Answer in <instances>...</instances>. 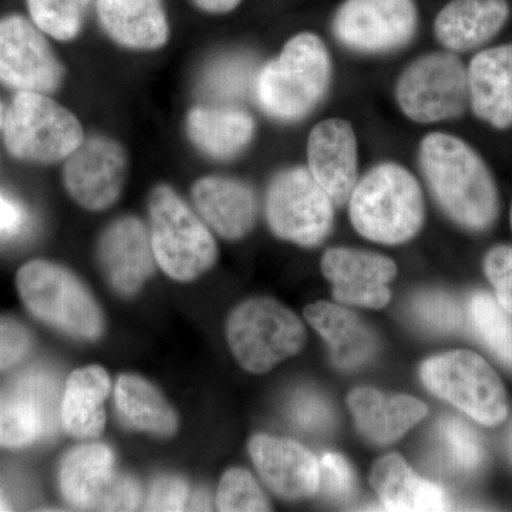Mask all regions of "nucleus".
I'll list each match as a JSON object with an SVG mask.
<instances>
[{
    "mask_svg": "<svg viewBox=\"0 0 512 512\" xmlns=\"http://www.w3.org/2000/svg\"><path fill=\"white\" fill-rule=\"evenodd\" d=\"M419 163L434 200L460 227L485 231L500 211L497 185L480 154L447 133L421 140Z\"/></svg>",
    "mask_w": 512,
    "mask_h": 512,
    "instance_id": "nucleus-1",
    "label": "nucleus"
},
{
    "mask_svg": "<svg viewBox=\"0 0 512 512\" xmlns=\"http://www.w3.org/2000/svg\"><path fill=\"white\" fill-rule=\"evenodd\" d=\"M332 82V59L315 33H299L256 76L255 94L276 120L305 119L322 103Z\"/></svg>",
    "mask_w": 512,
    "mask_h": 512,
    "instance_id": "nucleus-2",
    "label": "nucleus"
},
{
    "mask_svg": "<svg viewBox=\"0 0 512 512\" xmlns=\"http://www.w3.org/2000/svg\"><path fill=\"white\" fill-rule=\"evenodd\" d=\"M349 204L353 227L377 244L409 242L424 224V198L419 181L400 164H377L367 171L357 181Z\"/></svg>",
    "mask_w": 512,
    "mask_h": 512,
    "instance_id": "nucleus-3",
    "label": "nucleus"
},
{
    "mask_svg": "<svg viewBox=\"0 0 512 512\" xmlns=\"http://www.w3.org/2000/svg\"><path fill=\"white\" fill-rule=\"evenodd\" d=\"M16 286L28 311L47 325L84 340L103 333L100 306L69 269L36 259L19 269Z\"/></svg>",
    "mask_w": 512,
    "mask_h": 512,
    "instance_id": "nucleus-4",
    "label": "nucleus"
},
{
    "mask_svg": "<svg viewBox=\"0 0 512 512\" xmlns=\"http://www.w3.org/2000/svg\"><path fill=\"white\" fill-rule=\"evenodd\" d=\"M151 245L164 274L191 282L210 271L218 248L210 229L190 210L173 188L158 185L151 192Z\"/></svg>",
    "mask_w": 512,
    "mask_h": 512,
    "instance_id": "nucleus-5",
    "label": "nucleus"
},
{
    "mask_svg": "<svg viewBox=\"0 0 512 512\" xmlns=\"http://www.w3.org/2000/svg\"><path fill=\"white\" fill-rule=\"evenodd\" d=\"M2 131L10 156L30 164L59 163L84 141L82 124L72 111L43 93L18 92Z\"/></svg>",
    "mask_w": 512,
    "mask_h": 512,
    "instance_id": "nucleus-6",
    "label": "nucleus"
},
{
    "mask_svg": "<svg viewBox=\"0 0 512 512\" xmlns=\"http://www.w3.org/2000/svg\"><path fill=\"white\" fill-rule=\"evenodd\" d=\"M227 339L239 365L259 375L301 352L306 330L301 319L275 299L255 298L231 313Z\"/></svg>",
    "mask_w": 512,
    "mask_h": 512,
    "instance_id": "nucleus-7",
    "label": "nucleus"
},
{
    "mask_svg": "<svg viewBox=\"0 0 512 512\" xmlns=\"http://www.w3.org/2000/svg\"><path fill=\"white\" fill-rule=\"evenodd\" d=\"M420 376L431 393L483 426H497L507 417L503 382L476 353L456 350L431 357L421 365Z\"/></svg>",
    "mask_w": 512,
    "mask_h": 512,
    "instance_id": "nucleus-8",
    "label": "nucleus"
},
{
    "mask_svg": "<svg viewBox=\"0 0 512 512\" xmlns=\"http://www.w3.org/2000/svg\"><path fill=\"white\" fill-rule=\"evenodd\" d=\"M396 100L404 116L416 123L460 119L470 106L466 66L456 53H427L404 69Z\"/></svg>",
    "mask_w": 512,
    "mask_h": 512,
    "instance_id": "nucleus-9",
    "label": "nucleus"
},
{
    "mask_svg": "<svg viewBox=\"0 0 512 512\" xmlns=\"http://www.w3.org/2000/svg\"><path fill=\"white\" fill-rule=\"evenodd\" d=\"M266 220L276 237L318 247L332 232L335 204L309 168L292 167L275 175L269 185Z\"/></svg>",
    "mask_w": 512,
    "mask_h": 512,
    "instance_id": "nucleus-10",
    "label": "nucleus"
},
{
    "mask_svg": "<svg viewBox=\"0 0 512 512\" xmlns=\"http://www.w3.org/2000/svg\"><path fill=\"white\" fill-rule=\"evenodd\" d=\"M419 29L414 0H346L336 10L333 35L362 55H384L409 45Z\"/></svg>",
    "mask_w": 512,
    "mask_h": 512,
    "instance_id": "nucleus-11",
    "label": "nucleus"
},
{
    "mask_svg": "<svg viewBox=\"0 0 512 512\" xmlns=\"http://www.w3.org/2000/svg\"><path fill=\"white\" fill-rule=\"evenodd\" d=\"M63 73L35 23L18 15L0 20V84L18 92L47 94L59 89Z\"/></svg>",
    "mask_w": 512,
    "mask_h": 512,
    "instance_id": "nucleus-12",
    "label": "nucleus"
},
{
    "mask_svg": "<svg viewBox=\"0 0 512 512\" xmlns=\"http://www.w3.org/2000/svg\"><path fill=\"white\" fill-rule=\"evenodd\" d=\"M126 174L123 147L111 138L94 136L66 158L63 181L77 204L89 211H103L119 200Z\"/></svg>",
    "mask_w": 512,
    "mask_h": 512,
    "instance_id": "nucleus-13",
    "label": "nucleus"
},
{
    "mask_svg": "<svg viewBox=\"0 0 512 512\" xmlns=\"http://www.w3.org/2000/svg\"><path fill=\"white\" fill-rule=\"evenodd\" d=\"M323 275L333 285L336 301L382 309L390 301L389 284L397 265L387 256L352 248H332L323 255Z\"/></svg>",
    "mask_w": 512,
    "mask_h": 512,
    "instance_id": "nucleus-14",
    "label": "nucleus"
},
{
    "mask_svg": "<svg viewBox=\"0 0 512 512\" xmlns=\"http://www.w3.org/2000/svg\"><path fill=\"white\" fill-rule=\"evenodd\" d=\"M357 140L349 121L316 124L308 138V168L335 207L350 200L357 181Z\"/></svg>",
    "mask_w": 512,
    "mask_h": 512,
    "instance_id": "nucleus-15",
    "label": "nucleus"
},
{
    "mask_svg": "<svg viewBox=\"0 0 512 512\" xmlns=\"http://www.w3.org/2000/svg\"><path fill=\"white\" fill-rule=\"evenodd\" d=\"M249 454L262 480L286 500H302L319 491V460L296 441L258 434L249 441Z\"/></svg>",
    "mask_w": 512,
    "mask_h": 512,
    "instance_id": "nucleus-16",
    "label": "nucleus"
},
{
    "mask_svg": "<svg viewBox=\"0 0 512 512\" xmlns=\"http://www.w3.org/2000/svg\"><path fill=\"white\" fill-rule=\"evenodd\" d=\"M104 275L114 291L131 296L140 291L154 271L150 235L137 218H120L104 232L99 244Z\"/></svg>",
    "mask_w": 512,
    "mask_h": 512,
    "instance_id": "nucleus-17",
    "label": "nucleus"
},
{
    "mask_svg": "<svg viewBox=\"0 0 512 512\" xmlns=\"http://www.w3.org/2000/svg\"><path fill=\"white\" fill-rule=\"evenodd\" d=\"M467 72L473 113L498 130L512 127V43L478 53Z\"/></svg>",
    "mask_w": 512,
    "mask_h": 512,
    "instance_id": "nucleus-18",
    "label": "nucleus"
},
{
    "mask_svg": "<svg viewBox=\"0 0 512 512\" xmlns=\"http://www.w3.org/2000/svg\"><path fill=\"white\" fill-rule=\"evenodd\" d=\"M508 18L507 0H451L437 15L434 33L448 52L466 53L494 39Z\"/></svg>",
    "mask_w": 512,
    "mask_h": 512,
    "instance_id": "nucleus-19",
    "label": "nucleus"
},
{
    "mask_svg": "<svg viewBox=\"0 0 512 512\" xmlns=\"http://www.w3.org/2000/svg\"><path fill=\"white\" fill-rule=\"evenodd\" d=\"M192 200L204 221L222 238L237 241L254 228L258 214L255 194L241 181L201 178L192 188Z\"/></svg>",
    "mask_w": 512,
    "mask_h": 512,
    "instance_id": "nucleus-20",
    "label": "nucleus"
},
{
    "mask_svg": "<svg viewBox=\"0 0 512 512\" xmlns=\"http://www.w3.org/2000/svg\"><path fill=\"white\" fill-rule=\"evenodd\" d=\"M348 404L357 429L379 446L399 440L427 414V407L414 397L384 394L370 387L353 390Z\"/></svg>",
    "mask_w": 512,
    "mask_h": 512,
    "instance_id": "nucleus-21",
    "label": "nucleus"
},
{
    "mask_svg": "<svg viewBox=\"0 0 512 512\" xmlns=\"http://www.w3.org/2000/svg\"><path fill=\"white\" fill-rule=\"evenodd\" d=\"M305 318L326 340L333 363L340 369H359L376 356L375 333L348 309L329 302H316L305 309Z\"/></svg>",
    "mask_w": 512,
    "mask_h": 512,
    "instance_id": "nucleus-22",
    "label": "nucleus"
},
{
    "mask_svg": "<svg viewBox=\"0 0 512 512\" xmlns=\"http://www.w3.org/2000/svg\"><path fill=\"white\" fill-rule=\"evenodd\" d=\"M104 32L120 46L157 50L167 43V15L161 0H97Z\"/></svg>",
    "mask_w": 512,
    "mask_h": 512,
    "instance_id": "nucleus-23",
    "label": "nucleus"
},
{
    "mask_svg": "<svg viewBox=\"0 0 512 512\" xmlns=\"http://www.w3.org/2000/svg\"><path fill=\"white\" fill-rule=\"evenodd\" d=\"M370 484L387 510H448L443 488L414 473L399 454H387L376 461L370 473Z\"/></svg>",
    "mask_w": 512,
    "mask_h": 512,
    "instance_id": "nucleus-24",
    "label": "nucleus"
},
{
    "mask_svg": "<svg viewBox=\"0 0 512 512\" xmlns=\"http://www.w3.org/2000/svg\"><path fill=\"white\" fill-rule=\"evenodd\" d=\"M109 373L100 366H87L74 370L67 379L60 421L70 436L76 439H97L106 427L104 402L109 397Z\"/></svg>",
    "mask_w": 512,
    "mask_h": 512,
    "instance_id": "nucleus-25",
    "label": "nucleus"
},
{
    "mask_svg": "<svg viewBox=\"0 0 512 512\" xmlns=\"http://www.w3.org/2000/svg\"><path fill=\"white\" fill-rule=\"evenodd\" d=\"M187 133L202 153L231 160L251 144L255 121L235 106L197 107L188 114Z\"/></svg>",
    "mask_w": 512,
    "mask_h": 512,
    "instance_id": "nucleus-26",
    "label": "nucleus"
},
{
    "mask_svg": "<svg viewBox=\"0 0 512 512\" xmlns=\"http://www.w3.org/2000/svg\"><path fill=\"white\" fill-rule=\"evenodd\" d=\"M114 454L106 444H84L73 448L60 468L64 500L80 510H99L114 477Z\"/></svg>",
    "mask_w": 512,
    "mask_h": 512,
    "instance_id": "nucleus-27",
    "label": "nucleus"
},
{
    "mask_svg": "<svg viewBox=\"0 0 512 512\" xmlns=\"http://www.w3.org/2000/svg\"><path fill=\"white\" fill-rule=\"evenodd\" d=\"M114 397L121 419L133 429L157 437H171L178 430V417L173 406L153 383L143 377L121 376Z\"/></svg>",
    "mask_w": 512,
    "mask_h": 512,
    "instance_id": "nucleus-28",
    "label": "nucleus"
},
{
    "mask_svg": "<svg viewBox=\"0 0 512 512\" xmlns=\"http://www.w3.org/2000/svg\"><path fill=\"white\" fill-rule=\"evenodd\" d=\"M45 414L32 399L15 386L0 392V447L23 448L49 433Z\"/></svg>",
    "mask_w": 512,
    "mask_h": 512,
    "instance_id": "nucleus-29",
    "label": "nucleus"
},
{
    "mask_svg": "<svg viewBox=\"0 0 512 512\" xmlns=\"http://www.w3.org/2000/svg\"><path fill=\"white\" fill-rule=\"evenodd\" d=\"M468 318L481 342L512 369V313L488 293H476L468 303Z\"/></svg>",
    "mask_w": 512,
    "mask_h": 512,
    "instance_id": "nucleus-30",
    "label": "nucleus"
},
{
    "mask_svg": "<svg viewBox=\"0 0 512 512\" xmlns=\"http://www.w3.org/2000/svg\"><path fill=\"white\" fill-rule=\"evenodd\" d=\"M440 456L457 473H473L484 461V448L473 427L458 417H443L437 426Z\"/></svg>",
    "mask_w": 512,
    "mask_h": 512,
    "instance_id": "nucleus-31",
    "label": "nucleus"
},
{
    "mask_svg": "<svg viewBox=\"0 0 512 512\" xmlns=\"http://www.w3.org/2000/svg\"><path fill=\"white\" fill-rule=\"evenodd\" d=\"M255 66L249 57L227 56L211 64L201 82L205 99L237 101L255 89Z\"/></svg>",
    "mask_w": 512,
    "mask_h": 512,
    "instance_id": "nucleus-32",
    "label": "nucleus"
},
{
    "mask_svg": "<svg viewBox=\"0 0 512 512\" xmlns=\"http://www.w3.org/2000/svg\"><path fill=\"white\" fill-rule=\"evenodd\" d=\"M32 22L45 35L67 42L79 35L90 0H26Z\"/></svg>",
    "mask_w": 512,
    "mask_h": 512,
    "instance_id": "nucleus-33",
    "label": "nucleus"
},
{
    "mask_svg": "<svg viewBox=\"0 0 512 512\" xmlns=\"http://www.w3.org/2000/svg\"><path fill=\"white\" fill-rule=\"evenodd\" d=\"M412 315L424 329L434 333L457 332L464 325L460 303L444 292L419 293L412 302Z\"/></svg>",
    "mask_w": 512,
    "mask_h": 512,
    "instance_id": "nucleus-34",
    "label": "nucleus"
},
{
    "mask_svg": "<svg viewBox=\"0 0 512 512\" xmlns=\"http://www.w3.org/2000/svg\"><path fill=\"white\" fill-rule=\"evenodd\" d=\"M220 511H269L268 498L252 474L242 468H232L221 478L217 493Z\"/></svg>",
    "mask_w": 512,
    "mask_h": 512,
    "instance_id": "nucleus-35",
    "label": "nucleus"
},
{
    "mask_svg": "<svg viewBox=\"0 0 512 512\" xmlns=\"http://www.w3.org/2000/svg\"><path fill=\"white\" fill-rule=\"evenodd\" d=\"M288 417L298 429L309 433H323L333 423L332 407L320 394L301 390L288 403Z\"/></svg>",
    "mask_w": 512,
    "mask_h": 512,
    "instance_id": "nucleus-36",
    "label": "nucleus"
},
{
    "mask_svg": "<svg viewBox=\"0 0 512 512\" xmlns=\"http://www.w3.org/2000/svg\"><path fill=\"white\" fill-rule=\"evenodd\" d=\"M319 490L332 500L345 501L356 491V476L345 457L325 454L319 461Z\"/></svg>",
    "mask_w": 512,
    "mask_h": 512,
    "instance_id": "nucleus-37",
    "label": "nucleus"
},
{
    "mask_svg": "<svg viewBox=\"0 0 512 512\" xmlns=\"http://www.w3.org/2000/svg\"><path fill=\"white\" fill-rule=\"evenodd\" d=\"M32 346V335L26 326L6 316L0 318V372L18 366Z\"/></svg>",
    "mask_w": 512,
    "mask_h": 512,
    "instance_id": "nucleus-38",
    "label": "nucleus"
},
{
    "mask_svg": "<svg viewBox=\"0 0 512 512\" xmlns=\"http://www.w3.org/2000/svg\"><path fill=\"white\" fill-rule=\"evenodd\" d=\"M485 274L497 293V301L512 313V248L495 247L488 252L484 261Z\"/></svg>",
    "mask_w": 512,
    "mask_h": 512,
    "instance_id": "nucleus-39",
    "label": "nucleus"
},
{
    "mask_svg": "<svg viewBox=\"0 0 512 512\" xmlns=\"http://www.w3.org/2000/svg\"><path fill=\"white\" fill-rule=\"evenodd\" d=\"M188 500V487L183 478L175 476L160 477L151 487L148 495L147 510L181 511Z\"/></svg>",
    "mask_w": 512,
    "mask_h": 512,
    "instance_id": "nucleus-40",
    "label": "nucleus"
},
{
    "mask_svg": "<svg viewBox=\"0 0 512 512\" xmlns=\"http://www.w3.org/2000/svg\"><path fill=\"white\" fill-rule=\"evenodd\" d=\"M140 503L141 491L136 480L117 473L97 511H133Z\"/></svg>",
    "mask_w": 512,
    "mask_h": 512,
    "instance_id": "nucleus-41",
    "label": "nucleus"
},
{
    "mask_svg": "<svg viewBox=\"0 0 512 512\" xmlns=\"http://www.w3.org/2000/svg\"><path fill=\"white\" fill-rule=\"evenodd\" d=\"M25 224V214L16 202L0 195V237L18 234Z\"/></svg>",
    "mask_w": 512,
    "mask_h": 512,
    "instance_id": "nucleus-42",
    "label": "nucleus"
},
{
    "mask_svg": "<svg viewBox=\"0 0 512 512\" xmlns=\"http://www.w3.org/2000/svg\"><path fill=\"white\" fill-rule=\"evenodd\" d=\"M198 8L210 13H228L237 8L242 0H192Z\"/></svg>",
    "mask_w": 512,
    "mask_h": 512,
    "instance_id": "nucleus-43",
    "label": "nucleus"
},
{
    "mask_svg": "<svg viewBox=\"0 0 512 512\" xmlns=\"http://www.w3.org/2000/svg\"><path fill=\"white\" fill-rule=\"evenodd\" d=\"M6 119V109L3 106L2 100H0V131L3 130V124H5Z\"/></svg>",
    "mask_w": 512,
    "mask_h": 512,
    "instance_id": "nucleus-44",
    "label": "nucleus"
},
{
    "mask_svg": "<svg viewBox=\"0 0 512 512\" xmlns=\"http://www.w3.org/2000/svg\"><path fill=\"white\" fill-rule=\"evenodd\" d=\"M9 507L8 504H6V501L3 500L2 495H0V511H8Z\"/></svg>",
    "mask_w": 512,
    "mask_h": 512,
    "instance_id": "nucleus-45",
    "label": "nucleus"
},
{
    "mask_svg": "<svg viewBox=\"0 0 512 512\" xmlns=\"http://www.w3.org/2000/svg\"><path fill=\"white\" fill-rule=\"evenodd\" d=\"M508 446H510V453H511V457H512V427H511V431H510V440H508Z\"/></svg>",
    "mask_w": 512,
    "mask_h": 512,
    "instance_id": "nucleus-46",
    "label": "nucleus"
},
{
    "mask_svg": "<svg viewBox=\"0 0 512 512\" xmlns=\"http://www.w3.org/2000/svg\"><path fill=\"white\" fill-rule=\"evenodd\" d=\"M511 227H512V207H511Z\"/></svg>",
    "mask_w": 512,
    "mask_h": 512,
    "instance_id": "nucleus-47",
    "label": "nucleus"
}]
</instances>
